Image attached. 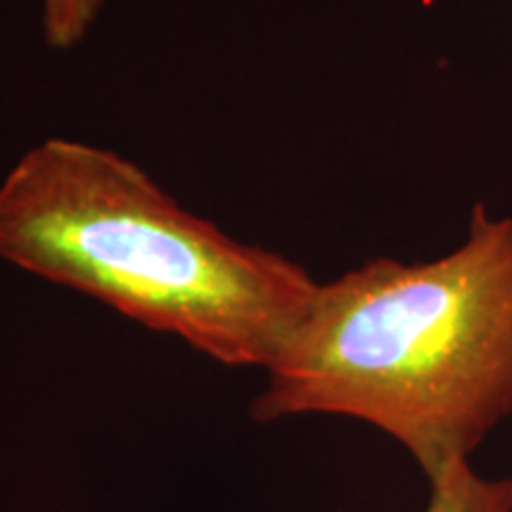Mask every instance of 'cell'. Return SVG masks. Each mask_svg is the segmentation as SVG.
<instances>
[{
  "instance_id": "1",
  "label": "cell",
  "mask_w": 512,
  "mask_h": 512,
  "mask_svg": "<svg viewBox=\"0 0 512 512\" xmlns=\"http://www.w3.org/2000/svg\"><path fill=\"white\" fill-rule=\"evenodd\" d=\"M252 403L259 422L339 415L377 427L427 482L512 418V216L472 209L432 261L373 259L318 283Z\"/></svg>"
},
{
  "instance_id": "2",
  "label": "cell",
  "mask_w": 512,
  "mask_h": 512,
  "mask_svg": "<svg viewBox=\"0 0 512 512\" xmlns=\"http://www.w3.org/2000/svg\"><path fill=\"white\" fill-rule=\"evenodd\" d=\"M0 261L98 299L230 368L266 370L318 280L192 214L119 152L29 147L0 181Z\"/></svg>"
},
{
  "instance_id": "3",
  "label": "cell",
  "mask_w": 512,
  "mask_h": 512,
  "mask_svg": "<svg viewBox=\"0 0 512 512\" xmlns=\"http://www.w3.org/2000/svg\"><path fill=\"white\" fill-rule=\"evenodd\" d=\"M425 512H512V477L489 479L463 463L430 484Z\"/></svg>"
},
{
  "instance_id": "4",
  "label": "cell",
  "mask_w": 512,
  "mask_h": 512,
  "mask_svg": "<svg viewBox=\"0 0 512 512\" xmlns=\"http://www.w3.org/2000/svg\"><path fill=\"white\" fill-rule=\"evenodd\" d=\"M107 0H41L43 38L53 50H74L91 34Z\"/></svg>"
}]
</instances>
